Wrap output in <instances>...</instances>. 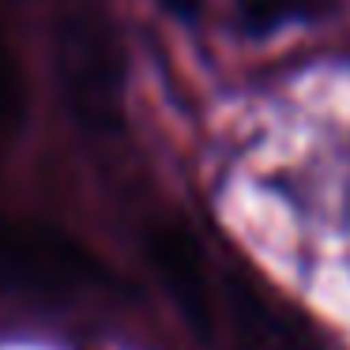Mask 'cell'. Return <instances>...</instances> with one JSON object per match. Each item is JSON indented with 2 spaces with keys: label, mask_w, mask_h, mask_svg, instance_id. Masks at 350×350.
<instances>
[{
  "label": "cell",
  "mask_w": 350,
  "mask_h": 350,
  "mask_svg": "<svg viewBox=\"0 0 350 350\" xmlns=\"http://www.w3.org/2000/svg\"><path fill=\"white\" fill-rule=\"evenodd\" d=\"M147 256L154 264V275L181 309V317L192 324L196 335H211L215 312H211V286H207V264L200 256V245L189 230L162 222L147 234Z\"/></svg>",
  "instance_id": "3"
},
{
  "label": "cell",
  "mask_w": 350,
  "mask_h": 350,
  "mask_svg": "<svg viewBox=\"0 0 350 350\" xmlns=\"http://www.w3.org/2000/svg\"><path fill=\"white\" fill-rule=\"evenodd\" d=\"M23 121V79H19V64L8 49V38L0 31V139L12 136Z\"/></svg>",
  "instance_id": "5"
},
{
  "label": "cell",
  "mask_w": 350,
  "mask_h": 350,
  "mask_svg": "<svg viewBox=\"0 0 350 350\" xmlns=\"http://www.w3.org/2000/svg\"><path fill=\"white\" fill-rule=\"evenodd\" d=\"M162 4H166L177 19H185V23L200 19V12H204V0H162Z\"/></svg>",
  "instance_id": "6"
},
{
  "label": "cell",
  "mask_w": 350,
  "mask_h": 350,
  "mask_svg": "<svg viewBox=\"0 0 350 350\" xmlns=\"http://www.w3.org/2000/svg\"><path fill=\"white\" fill-rule=\"evenodd\" d=\"M109 275L76 237L0 215V290L31 297H72L106 286Z\"/></svg>",
  "instance_id": "1"
},
{
  "label": "cell",
  "mask_w": 350,
  "mask_h": 350,
  "mask_svg": "<svg viewBox=\"0 0 350 350\" xmlns=\"http://www.w3.org/2000/svg\"><path fill=\"white\" fill-rule=\"evenodd\" d=\"M57 68L72 109L91 129H117L121 124V87L124 61L117 34L98 16H72L64 19L57 38Z\"/></svg>",
  "instance_id": "2"
},
{
  "label": "cell",
  "mask_w": 350,
  "mask_h": 350,
  "mask_svg": "<svg viewBox=\"0 0 350 350\" xmlns=\"http://www.w3.org/2000/svg\"><path fill=\"white\" fill-rule=\"evenodd\" d=\"M332 8L335 0H237V19L249 34H275L290 23H312Z\"/></svg>",
  "instance_id": "4"
}]
</instances>
